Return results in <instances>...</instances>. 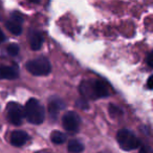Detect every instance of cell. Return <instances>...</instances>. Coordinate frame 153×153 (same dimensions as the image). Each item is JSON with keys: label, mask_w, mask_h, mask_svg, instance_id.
Masks as SVG:
<instances>
[{"label": "cell", "mask_w": 153, "mask_h": 153, "mask_svg": "<svg viewBox=\"0 0 153 153\" xmlns=\"http://www.w3.org/2000/svg\"><path fill=\"white\" fill-rule=\"evenodd\" d=\"M80 91L85 99L106 98L109 96L107 85L103 81H99V80H90V81L83 82L80 86Z\"/></svg>", "instance_id": "6da1fadb"}, {"label": "cell", "mask_w": 153, "mask_h": 153, "mask_svg": "<svg viewBox=\"0 0 153 153\" xmlns=\"http://www.w3.org/2000/svg\"><path fill=\"white\" fill-rule=\"evenodd\" d=\"M24 117L34 125H40L45 117L44 107L36 99H30L24 106Z\"/></svg>", "instance_id": "7a4b0ae2"}, {"label": "cell", "mask_w": 153, "mask_h": 153, "mask_svg": "<svg viewBox=\"0 0 153 153\" xmlns=\"http://www.w3.org/2000/svg\"><path fill=\"white\" fill-rule=\"evenodd\" d=\"M117 140L120 147L125 151L134 150L140 146V140L136 137V135L133 132L128 129L120 130L117 134Z\"/></svg>", "instance_id": "3957f363"}, {"label": "cell", "mask_w": 153, "mask_h": 153, "mask_svg": "<svg viewBox=\"0 0 153 153\" xmlns=\"http://www.w3.org/2000/svg\"><path fill=\"white\" fill-rule=\"evenodd\" d=\"M26 69L34 76H47L51 71V64L46 58L39 57L26 63Z\"/></svg>", "instance_id": "277c9868"}, {"label": "cell", "mask_w": 153, "mask_h": 153, "mask_svg": "<svg viewBox=\"0 0 153 153\" xmlns=\"http://www.w3.org/2000/svg\"><path fill=\"white\" fill-rule=\"evenodd\" d=\"M7 117L11 124H13L15 126L21 125L24 117L23 108L18 103L15 102L9 103L7 107Z\"/></svg>", "instance_id": "5b68a950"}, {"label": "cell", "mask_w": 153, "mask_h": 153, "mask_svg": "<svg viewBox=\"0 0 153 153\" xmlns=\"http://www.w3.org/2000/svg\"><path fill=\"white\" fill-rule=\"evenodd\" d=\"M62 124L66 131L68 132H76L80 128L81 124V119L79 114L74 111H68L63 115L62 119Z\"/></svg>", "instance_id": "8992f818"}, {"label": "cell", "mask_w": 153, "mask_h": 153, "mask_svg": "<svg viewBox=\"0 0 153 153\" xmlns=\"http://www.w3.org/2000/svg\"><path fill=\"white\" fill-rule=\"evenodd\" d=\"M63 107H64V103L61 99L56 98V97L55 98H51L48 103V113H49L51 119L56 121L58 115H59L60 111L63 109Z\"/></svg>", "instance_id": "52a82bcc"}, {"label": "cell", "mask_w": 153, "mask_h": 153, "mask_svg": "<svg viewBox=\"0 0 153 153\" xmlns=\"http://www.w3.org/2000/svg\"><path fill=\"white\" fill-rule=\"evenodd\" d=\"M19 76V70L17 66L0 65V79L15 80Z\"/></svg>", "instance_id": "ba28073f"}, {"label": "cell", "mask_w": 153, "mask_h": 153, "mask_svg": "<svg viewBox=\"0 0 153 153\" xmlns=\"http://www.w3.org/2000/svg\"><path fill=\"white\" fill-rule=\"evenodd\" d=\"M30 136L26 132L21 131V130H16L11 133V137H10V142L13 146L15 147H21L25 144L28 140Z\"/></svg>", "instance_id": "9c48e42d"}, {"label": "cell", "mask_w": 153, "mask_h": 153, "mask_svg": "<svg viewBox=\"0 0 153 153\" xmlns=\"http://www.w3.org/2000/svg\"><path fill=\"white\" fill-rule=\"evenodd\" d=\"M30 44L33 51H39L43 44V36L37 30H32L30 34Z\"/></svg>", "instance_id": "30bf717a"}, {"label": "cell", "mask_w": 153, "mask_h": 153, "mask_svg": "<svg viewBox=\"0 0 153 153\" xmlns=\"http://www.w3.org/2000/svg\"><path fill=\"white\" fill-rule=\"evenodd\" d=\"M5 26H7V30H9L13 35H15V36L21 35L22 25H21V23H19V22L15 21V20H13V19H10L5 22Z\"/></svg>", "instance_id": "8fae6325"}, {"label": "cell", "mask_w": 153, "mask_h": 153, "mask_svg": "<svg viewBox=\"0 0 153 153\" xmlns=\"http://www.w3.org/2000/svg\"><path fill=\"white\" fill-rule=\"evenodd\" d=\"M67 149L70 153H81L84 150V145L80 140H71L68 143Z\"/></svg>", "instance_id": "7c38bea8"}, {"label": "cell", "mask_w": 153, "mask_h": 153, "mask_svg": "<svg viewBox=\"0 0 153 153\" xmlns=\"http://www.w3.org/2000/svg\"><path fill=\"white\" fill-rule=\"evenodd\" d=\"M51 140L53 144L61 145L66 140V135L64 133H62L61 131H53L51 134Z\"/></svg>", "instance_id": "4fadbf2b"}, {"label": "cell", "mask_w": 153, "mask_h": 153, "mask_svg": "<svg viewBox=\"0 0 153 153\" xmlns=\"http://www.w3.org/2000/svg\"><path fill=\"white\" fill-rule=\"evenodd\" d=\"M7 53L11 56H17L19 53V46L16 43H11L7 46Z\"/></svg>", "instance_id": "5bb4252c"}, {"label": "cell", "mask_w": 153, "mask_h": 153, "mask_svg": "<svg viewBox=\"0 0 153 153\" xmlns=\"http://www.w3.org/2000/svg\"><path fill=\"white\" fill-rule=\"evenodd\" d=\"M109 112L112 117H115V115H120L122 114V109L120 107H117V105H109Z\"/></svg>", "instance_id": "9a60e30c"}, {"label": "cell", "mask_w": 153, "mask_h": 153, "mask_svg": "<svg viewBox=\"0 0 153 153\" xmlns=\"http://www.w3.org/2000/svg\"><path fill=\"white\" fill-rule=\"evenodd\" d=\"M11 19L15 20V21L22 24V22H23V16H22L19 12H13V13L11 14Z\"/></svg>", "instance_id": "2e32d148"}, {"label": "cell", "mask_w": 153, "mask_h": 153, "mask_svg": "<svg viewBox=\"0 0 153 153\" xmlns=\"http://www.w3.org/2000/svg\"><path fill=\"white\" fill-rule=\"evenodd\" d=\"M152 53H149V56H148V59H147V62H148V65H149V67L150 68H152L153 67V63H152Z\"/></svg>", "instance_id": "e0dca14e"}, {"label": "cell", "mask_w": 153, "mask_h": 153, "mask_svg": "<svg viewBox=\"0 0 153 153\" xmlns=\"http://www.w3.org/2000/svg\"><path fill=\"white\" fill-rule=\"evenodd\" d=\"M152 79H153L152 76H149V79H148V88L149 89H152Z\"/></svg>", "instance_id": "ac0fdd59"}, {"label": "cell", "mask_w": 153, "mask_h": 153, "mask_svg": "<svg viewBox=\"0 0 153 153\" xmlns=\"http://www.w3.org/2000/svg\"><path fill=\"white\" fill-rule=\"evenodd\" d=\"M4 40H5V36H4V34H3L2 30H0V44H1Z\"/></svg>", "instance_id": "d6986e66"}, {"label": "cell", "mask_w": 153, "mask_h": 153, "mask_svg": "<svg viewBox=\"0 0 153 153\" xmlns=\"http://www.w3.org/2000/svg\"><path fill=\"white\" fill-rule=\"evenodd\" d=\"M140 153H149V152H148V150H147L146 147H143V148L140 149Z\"/></svg>", "instance_id": "ffe728a7"}, {"label": "cell", "mask_w": 153, "mask_h": 153, "mask_svg": "<svg viewBox=\"0 0 153 153\" xmlns=\"http://www.w3.org/2000/svg\"><path fill=\"white\" fill-rule=\"evenodd\" d=\"M30 1H32V2H34V3H39V2H40V0H30Z\"/></svg>", "instance_id": "44dd1931"}]
</instances>
